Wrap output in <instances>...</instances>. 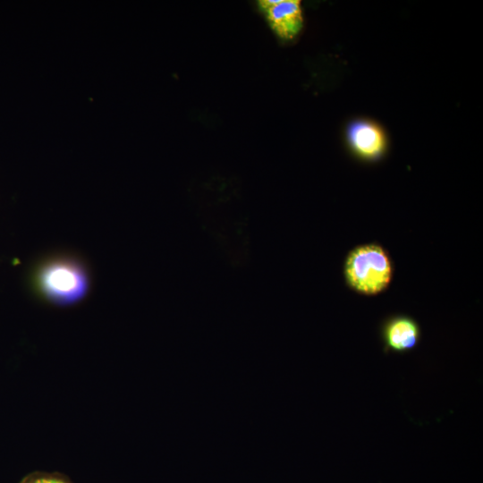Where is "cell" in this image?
Wrapping results in <instances>:
<instances>
[{
  "label": "cell",
  "mask_w": 483,
  "mask_h": 483,
  "mask_svg": "<svg viewBox=\"0 0 483 483\" xmlns=\"http://www.w3.org/2000/svg\"><path fill=\"white\" fill-rule=\"evenodd\" d=\"M39 296L59 306L82 300L89 289V275L84 264L73 256L57 255L42 261L33 274Z\"/></svg>",
  "instance_id": "1"
},
{
  "label": "cell",
  "mask_w": 483,
  "mask_h": 483,
  "mask_svg": "<svg viewBox=\"0 0 483 483\" xmlns=\"http://www.w3.org/2000/svg\"><path fill=\"white\" fill-rule=\"evenodd\" d=\"M347 284L356 292L374 295L384 291L392 278V266L386 252L376 244L352 250L344 265Z\"/></svg>",
  "instance_id": "2"
},
{
  "label": "cell",
  "mask_w": 483,
  "mask_h": 483,
  "mask_svg": "<svg viewBox=\"0 0 483 483\" xmlns=\"http://www.w3.org/2000/svg\"><path fill=\"white\" fill-rule=\"evenodd\" d=\"M259 6L272 29L284 39L294 38L302 27V14L298 0H264Z\"/></svg>",
  "instance_id": "3"
},
{
  "label": "cell",
  "mask_w": 483,
  "mask_h": 483,
  "mask_svg": "<svg viewBox=\"0 0 483 483\" xmlns=\"http://www.w3.org/2000/svg\"><path fill=\"white\" fill-rule=\"evenodd\" d=\"M347 140L352 149L366 159H375L383 154L386 139L382 129L369 121H356L347 130Z\"/></svg>",
  "instance_id": "4"
},
{
  "label": "cell",
  "mask_w": 483,
  "mask_h": 483,
  "mask_svg": "<svg viewBox=\"0 0 483 483\" xmlns=\"http://www.w3.org/2000/svg\"><path fill=\"white\" fill-rule=\"evenodd\" d=\"M382 337L386 351L405 353L419 343L420 330L414 319L406 316H396L385 322Z\"/></svg>",
  "instance_id": "5"
},
{
  "label": "cell",
  "mask_w": 483,
  "mask_h": 483,
  "mask_svg": "<svg viewBox=\"0 0 483 483\" xmlns=\"http://www.w3.org/2000/svg\"><path fill=\"white\" fill-rule=\"evenodd\" d=\"M20 483H73L68 477L57 472H34Z\"/></svg>",
  "instance_id": "6"
}]
</instances>
